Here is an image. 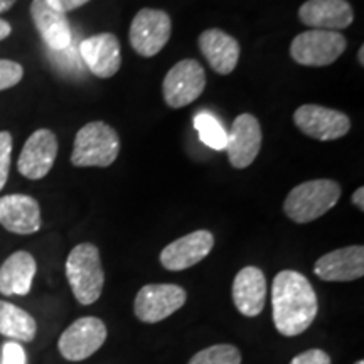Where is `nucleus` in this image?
<instances>
[{"label": "nucleus", "instance_id": "nucleus-1", "mask_svg": "<svg viewBox=\"0 0 364 364\" xmlns=\"http://www.w3.org/2000/svg\"><path fill=\"white\" fill-rule=\"evenodd\" d=\"M318 300L306 275L295 270L277 273L272 285L273 326L285 338H295L312 326Z\"/></svg>", "mask_w": 364, "mask_h": 364}, {"label": "nucleus", "instance_id": "nucleus-2", "mask_svg": "<svg viewBox=\"0 0 364 364\" xmlns=\"http://www.w3.org/2000/svg\"><path fill=\"white\" fill-rule=\"evenodd\" d=\"M343 189L332 179L302 182L287 194L284 213L290 221L307 225L329 213L339 203Z\"/></svg>", "mask_w": 364, "mask_h": 364}, {"label": "nucleus", "instance_id": "nucleus-3", "mask_svg": "<svg viewBox=\"0 0 364 364\" xmlns=\"http://www.w3.org/2000/svg\"><path fill=\"white\" fill-rule=\"evenodd\" d=\"M66 279L81 306H91L100 299L105 272L100 250L93 243H80L71 250L66 260Z\"/></svg>", "mask_w": 364, "mask_h": 364}, {"label": "nucleus", "instance_id": "nucleus-4", "mask_svg": "<svg viewBox=\"0 0 364 364\" xmlns=\"http://www.w3.org/2000/svg\"><path fill=\"white\" fill-rule=\"evenodd\" d=\"M120 154V136L105 122H90L75 136L71 164L75 167H108Z\"/></svg>", "mask_w": 364, "mask_h": 364}, {"label": "nucleus", "instance_id": "nucleus-5", "mask_svg": "<svg viewBox=\"0 0 364 364\" xmlns=\"http://www.w3.org/2000/svg\"><path fill=\"white\" fill-rule=\"evenodd\" d=\"M348 41L336 31L311 29L300 33L290 44V56L300 66H329L343 56Z\"/></svg>", "mask_w": 364, "mask_h": 364}, {"label": "nucleus", "instance_id": "nucleus-6", "mask_svg": "<svg viewBox=\"0 0 364 364\" xmlns=\"http://www.w3.org/2000/svg\"><path fill=\"white\" fill-rule=\"evenodd\" d=\"M172 21L161 9H140L132 21L129 39L136 54L144 58L156 56L169 43Z\"/></svg>", "mask_w": 364, "mask_h": 364}, {"label": "nucleus", "instance_id": "nucleus-7", "mask_svg": "<svg viewBox=\"0 0 364 364\" xmlns=\"http://www.w3.org/2000/svg\"><path fill=\"white\" fill-rule=\"evenodd\" d=\"M206 88V71L196 59H182L171 68L162 83L164 102L171 108L194 103Z\"/></svg>", "mask_w": 364, "mask_h": 364}, {"label": "nucleus", "instance_id": "nucleus-8", "mask_svg": "<svg viewBox=\"0 0 364 364\" xmlns=\"http://www.w3.org/2000/svg\"><path fill=\"white\" fill-rule=\"evenodd\" d=\"M186 299H188V294L179 285L149 284L136 294L134 312L139 321L156 324L182 309Z\"/></svg>", "mask_w": 364, "mask_h": 364}, {"label": "nucleus", "instance_id": "nucleus-9", "mask_svg": "<svg viewBox=\"0 0 364 364\" xmlns=\"http://www.w3.org/2000/svg\"><path fill=\"white\" fill-rule=\"evenodd\" d=\"M107 341V326L98 317H81L59 336L58 349L66 361H83L93 356Z\"/></svg>", "mask_w": 364, "mask_h": 364}, {"label": "nucleus", "instance_id": "nucleus-10", "mask_svg": "<svg viewBox=\"0 0 364 364\" xmlns=\"http://www.w3.org/2000/svg\"><path fill=\"white\" fill-rule=\"evenodd\" d=\"M297 129L311 139L321 142L343 139L351 130V120L343 112L321 105H302L294 113Z\"/></svg>", "mask_w": 364, "mask_h": 364}, {"label": "nucleus", "instance_id": "nucleus-11", "mask_svg": "<svg viewBox=\"0 0 364 364\" xmlns=\"http://www.w3.org/2000/svg\"><path fill=\"white\" fill-rule=\"evenodd\" d=\"M262 127L252 113H241L226 132V152L235 169H247L258 157L262 149Z\"/></svg>", "mask_w": 364, "mask_h": 364}, {"label": "nucleus", "instance_id": "nucleus-12", "mask_svg": "<svg viewBox=\"0 0 364 364\" xmlns=\"http://www.w3.org/2000/svg\"><path fill=\"white\" fill-rule=\"evenodd\" d=\"M58 157V136L48 129L36 130L21 150L17 169L31 181H39L49 174Z\"/></svg>", "mask_w": 364, "mask_h": 364}, {"label": "nucleus", "instance_id": "nucleus-13", "mask_svg": "<svg viewBox=\"0 0 364 364\" xmlns=\"http://www.w3.org/2000/svg\"><path fill=\"white\" fill-rule=\"evenodd\" d=\"M215 236L208 230H198L177 238L161 252V265L166 270L181 272L198 265L211 253Z\"/></svg>", "mask_w": 364, "mask_h": 364}, {"label": "nucleus", "instance_id": "nucleus-14", "mask_svg": "<svg viewBox=\"0 0 364 364\" xmlns=\"http://www.w3.org/2000/svg\"><path fill=\"white\" fill-rule=\"evenodd\" d=\"M80 54L91 75L97 78H112L122 68L120 41L112 33L95 34L81 41Z\"/></svg>", "mask_w": 364, "mask_h": 364}, {"label": "nucleus", "instance_id": "nucleus-15", "mask_svg": "<svg viewBox=\"0 0 364 364\" xmlns=\"http://www.w3.org/2000/svg\"><path fill=\"white\" fill-rule=\"evenodd\" d=\"M299 19L311 29H348L354 21V11L348 0H307L299 9Z\"/></svg>", "mask_w": 364, "mask_h": 364}, {"label": "nucleus", "instance_id": "nucleus-16", "mask_svg": "<svg viewBox=\"0 0 364 364\" xmlns=\"http://www.w3.org/2000/svg\"><path fill=\"white\" fill-rule=\"evenodd\" d=\"M314 273L324 282H353L364 275V248L353 245L326 253L314 265Z\"/></svg>", "mask_w": 364, "mask_h": 364}, {"label": "nucleus", "instance_id": "nucleus-17", "mask_svg": "<svg viewBox=\"0 0 364 364\" xmlns=\"http://www.w3.org/2000/svg\"><path fill=\"white\" fill-rule=\"evenodd\" d=\"M41 208L26 194H7L0 198V225L16 235H34L41 230Z\"/></svg>", "mask_w": 364, "mask_h": 364}, {"label": "nucleus", "instance_id": "nucleus-18", "mask_svg": "<svg viewBox=\"0 0 364 364\" xmlns=\"http://www.w3.org/2000/svg\"><path fill=\"white\" fill-rule=\"evenodd\" d=\"M231 297L238 311L247 317L260 316L265 309L267 279L265 273L257 267H245L236 273Z\"/></svg>", "mask_w": 364, "mask_h": 364}, {"label": "nucleus", "instance_id": "nucleus-19", "mask_svg": "<svg viewBox=\"0 0 364 364\" xmlns=\"http://www.w3.org/2000/svg\"><path fill=\"white\" fill-rule=\"evenodd\" d=\"M31 17L41 39L51 51H65L71 44V26L65 12L49 6L48 0H33Z\"/></svg>", "mask_w": 364, "mask_h": 364}, {"label": "nucleus", "instance_id": "nucleus-20", "mask_svg": "<svg viewBox=\"0 0 364 364\" xmlns=\"http://www.w3.org/2000/svg\"><path fill=\"white\" fill-rule=\"evenodd\" d=\"M199 49L218 75H231L240 61V43L221 29H208L198 39Z\"/></svg>", "mask_w": 364, "mask_h": 364}, {"label": "nucleus", "instance_id": "nucleus-21", "mask_svg": "<svg viewBox=\"0 0 364 364\" xmlns=\"http://www.w3.org/2000/svg\"><path fill=\"white\" fill-rule=\"evenodd\" d=\"M38 263L29 252H16L0 267V294L24 297L33 289Z\"/></svg>", "mask_w": 364, "mask_h": 364}, {"label": "nucleus", "instance_id": "nucleus-22", "mask_svg": "<svg viewBox=\"0 0 364 364\" xmlns=\"http://www.w3.org/2000/svg\"><path fill=\"white\" fill-rule=\"evenodd\" d=\"M36 332L38 324L29 312L6 300H0V334L21 343H31L36 338Z\"/></svg>", "mask_w": 364, "mask_h": 364}, {"label": "nucleus", "instance_id": "nucleus-23", "mask_svg": "<svg viewBox=\"0 0 364 364\" xmlns=\"http://www.w3.org/2000/svg\"><path fill=\"white\" fill-rule=\"evenodd\" d=\"M194 127L204 145L215 150L226 149V130L213 113L199 112L194 118Z\"/></svg>", "mask_w": 364, "mask_h": 364}, {"label": "nucleus", "instance_id": "nucleus-24", "mask_svg": "<svg viewBox=\"0 0 364 364\" xmlns=\"http://www.w3.org/2000/svg\"><path fill=\"white\" fill-rule=\"evenodd\" d=\"M188 364H241V353L233 344H215L196 353Z\"/></svg>", "mask_w": 364, "mask_h": 364}, {"label": "nucleus", "instance_id": "nucleus-25", "mask_svg": "<svg viewBox=\"0 0 364 364\" xmlns=\"http://www.w3.org/2000/svg\"><path fill=\"white\" fill-rule=\"evenodd\" d=\"M24 78V68L11 59H0V91L19 85Z\"/></svg>", "mask_w": 364, "mask_h": 364}, {"label": "nucleus", "instance_id": "nucleus-26", "mask_svg": "<svg viewBox=\"0 0 364 364\" xmlns=\"http://www.w3.org/2000/svg\"><path fill=\"white\" fill-rule=\"evenodd\" d=\"M12 157V135L9 132H0V191L7 184Z\"/></svg>", "mask_w": 364, "mask_h": 364}, {"label": "nucleus", "instance_id": "nucleus-27", "mask_svg": "<svg viewBox=\"0 0 364 364\" xmlns=\"http://www.w3.org/2000/svg\"><path fill=\"white\" fill-rule=\"evenodd\" d=\"M26 351L17 341H7L2 346V361L0 364H26Z\"/></svg>", "mask_w": 364, "mask_h": 364}, {"label": "nucleus", "instance_id": "nucleus-28", "mask_svg": "<svg viewBox=\"0 0 364 364\" xmlns=\"http://www.w3.org/2000/svg\"><path fill=\"white\" fill-rule=\"evenodd\" d=\"M289 364H331V356L322 349H309L297 354Z\"/></svg>", "mask_w": 364, "mask_h": 364}, {"label": "nucleus", "instance_id": "nucleus-29", "mask_svg": "<svg viewBox=\"0 0 364 364\" xmlns=\"http://www.w3.org/2000/svg\"><path fill=\"white\" fill-rule=\"evenodd\" d=\"M49 6L56 9L59 12H71V11H76V9L86 6V4L90 2V0H48Z\"/></svg>", "mask_w": 364, "mask_h": 364}, {"label": "nucleus", "instance_id": "nucleus-30", "mask_svg": "<svg viewBox=\"0 0 364 364\" xmlns=\"http://www.w3.org/2000/svg\"><path fill=\"white\" fill-rule=\"evenodd\" d=\"M351 201L354 206L359 209V211H364V188H358L356 191H354Z\"/></svg>", "mask_w": 364, "mask_h": 364}, {"label": "nucleus", "instance_id": "nucleus-31", "mask_svg": "<svg viewBox=\"0 0 364 364\" xmlns=\"http://www.w3.org/2000/svg\"><path fill=\"white\" fill-rule=\"evenodd\" d=\"M11 33H12V27H11V24H9L7 21L0 19V41L7 39L9 36H11Z\"/></svg>", "mask_w": 364, "mask_h": 364}, {"label": "nucleus", "instance_id": "nucleus-32", "mask_svg": "<svg viewBox=\"0 0 364 364\" xmlns=\"http://www.w3.org/2000/svg\"><path fill=\"white\" fill-rule=\"evenodd\" d=\"M16 2H17V0H0V14L11 11Z\"/></svg>", "mask_w": 364, "mask_h": 364}, {"label": "nucleus", "instance_id": "nucleus-33", "mask_svg": "<svg viewBox=\"0 0 364 364\" xmlns=\"http://www.w3.org/2000/svg\"><path fill=\"white\" fill-rule=\"evenodd\" d=\"M358 61H359V65L364 66V46H361V48H359V53H358Z\"/></svg>", "mask_w": 364, "mask_h": 364}, {"label": "nucleus", "instance_id": "nucleus-34", "mask_svg": "<svg viewBox=\"0 0 364 364\" xmlns=\"http://www.w3.org/2000/svg\"><path fill=\"white\" fill-rule=\"evenodd\" d=\"M354 364H364V361H363V359H359V361H356Z\"/></svg>", "mask_w": 364, "mask_h": 364}]
</instances>
